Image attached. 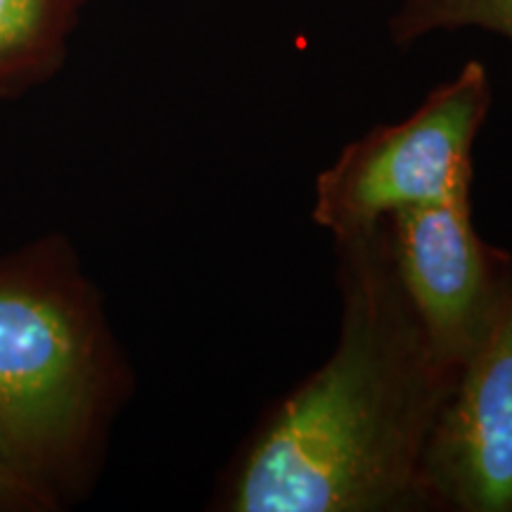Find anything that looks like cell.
I'll return each instance as SVG.
<instances>
[{
    "label": "cell",
    "instance_id": "obj_1",
    "mask_svg": "<svg viewBox=\"0 0 512 512\" xmlns=\"http://www.w3.org/2000/svg\"><path fill=\"white\" fill-rule=\"evenodd\" d=\"M335 261V349L261 413L209 510L425 512L422 463L458 370L396 278L387 223L335 240Z\"/></svg>",
    "mask_w": 512,
    "mask_h": 512
},
{
    "label": "cell",
    "instance_id": "obj_2",
    "mask_svg": "<svg viewBox=\"0 0 512 512\" xmlns=\"http://www.w3.org/2000/svg\"><path fill=\"white\" fill-rule=\"evenodd\" d=\"M136 370L69 235L0 254V467L62 512L88 501Z\"/></svg>",
    "mask_w": 512,
    "mask_h": 512
},
{
    "label": "cell",
    "instance_id": "obj_3",
    "mask_svg": "<svg viewBox=\"0 0 512 512\" xmlns=\"http://www.w3.org/2000/svg\"><path fill=\"white\" fill-rule=\"evenodd\" d=\"M491 105L489 69L482 60H467L406 119L373 126L339 150L316 178L311 221L342 240L394 211L444 202L472 188V155Z\"/></svg>",
    "mask_w": 512,
    "mask_h": 512
},
{
    "label": "cell",
    "instance_id": "obj_4",
    "mask_svg": "<svg viewBox=\"0 0 512 512\" xmlns=\"http://www.w3.org/2000/svg\"><path fill=\"white\" fill-rule=\"evenodd\" d=\"M422 503L425 512H512V252L432 432Z\"/></svg>",
    "mask_w": 512,
    "mask_h": 512
},
{
    "label": "cell",
    "instance_id": "obj_5",
    "mask_svg": "<svg viewBox=\"0 0 512 512\" xmlns=\"http://www.w3.org/2000/svg\"><path fill=\"white\" fill-rule=\"evenodd\" d=\"M396 278L434 351L460 370L482 335L512 249L486 242L472 219V188L384 219Z\"/></svg>",
    "mask_w": 512,
    "mask_h": 512
},
{
    "label": "cell",
    "instance_id": "obj_6",
    "mask_svg": "<svg viewBox=\"0 0 512 512\" xmlns=\"http://www.w3.org/2000/svg\"><path fill=\"white\" fill-rule=\"evenodd\" d=\"M86 8L88 0H0V102L62 74Z\"/></svg>",
    "mask_w": 512,
    "mask_h": 512
},
{
    "label": "cell",
    "instance_id": "obj_7",
    "mask_svg": "<svg viewBox=\"0 0 512 512\" xmlns=\"http://www.w3.org/2000/svg\"><path fill=\"white\" fill-rule=\"evenodd\" d=\"M477 29L512 43V0H399L387 19L389 43L411 50L434 34Z\"/></svg>",
    "mask_w": 512,
    "mask_h": 512
},
{
    "label": "cell",
    "instance_id": "obj_8",
    "mask_svg": "<svg viewBox=\"0 0 512 512\" xmlns=\"http://www.w3.org/2000/svg\"><path fill=\"white\" fill-rule=\"evenodd\" d=\"M0 512H50L29 486L0 467Z\"/></svg>",
    "mask_w": 512,
    "mask_h": 512
}]
</instances>
